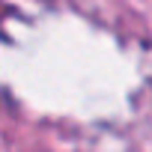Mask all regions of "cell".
Returning a JSON list of instances; mask_svg holds the SVG:
<instances>
[]
</instances>
